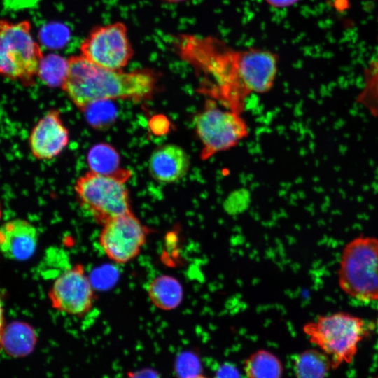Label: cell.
Returning <instances> with one entry per match:
<instances>
[{
  "instance_id": "obj_26",
  "label": "cell",
  "mask_w": 378,
  "mask_h": 378,
  "mask_svg": "<svg viewBox=\"0 0 378 378\" xmlns=\"http://www.w3.org/2000/svg\"><path fill=\"white\" fill-rule=\"evenodd\" d=\"M1 215H2V211H1V204H0V219L1 218Z\"/></svg>"
},
{
  "instance_id": "obj_8",
  "label": "cell",
  "mask_w": 378,
  "mask_h": 378,
  "mask_svg": "<svg viewBox=\"0 0 378 378\" xmlns=\"http://www.w3.org/2000/svg\"><path fill=\"white\" fill-rule=\"evenodd\" d=\"M80 55L104 69L122 70L134 55L126 25L120 22L94 28L80 46Z\"/></svg>"
},
{
  "instance_id": "obj_18",
  "label": "cell",
  "mask_w": 378,
  "mask_h": 378,
  "mask_svg": "<svg viewBox=\"0 0 378 378\" xmlns=\"http://www.w3.org/2000/svg\"><path fill=\"white\" fill-rule=\"evenodd\" d=\"M87 161L90 171L111 174L120 169V157L111 145L99 143L88 150Z\"/></svg>"
},
{
  "instance_id": "obj_15",
  "label": "cell",
  "mask_w": 378,
  "mask_h": 378,
  "mask_svg": "<svg viewBox=\"0 0 378 378\" xmlns=\"http://www.w3.org/2000/svg\"><path fill=\"white\" fill-rule=\"evenodd\" d=\"M148 294L150 300L158 309L170 311L178 307L183 298L181 284L174 276L162 274L149 284Z\"/></svg>"
},
{
  "instance_id": "obj_22",
  "label": "cell",
  "mask_w": 378,
  "mask_h": 378,
  "mask_svg": "<svg viewBox=\"0 0 378 378\" xmlns=\"http://www.w3.org/2000/svg\"><path fill=\"white\" fill-rule=\"evenodd\" d=\"M265 3L274 8H285L291 7L300 1V0H264Z\"/></svg>"
},
{
  "instance_id": "obj_4",
  "label": "cell",
  "mask_w": 378,
  "mask_h": 378,
  "mask_svg": "<svg viewBox=\"0 0 378 378\" xmlns=\"http://www.w3.org/2000/svg\"><path fill=\"white\" fill-rule=\"evenodd\" d=\"M43 57L29 20L13 22L0 18L1 77L24 88L31 87Z\"/></svg>"
},
{
  "instance_id": "obj_19",
  "label": "cell",
  "mask_w": 378,
  "mask_h": 378,
  "mask_svg": "<svg viewBox=\"0 0 378 378\" xmlns=\"http://www.w3.org/2000/svg\"><path fill=\"white\" fill-rule=\"evenodd\" d=\"M67 68V59L57 54L43 55L39 65L37 78L50 88H61L66 75Z\"/></svg>"
},
{
  "instance_id": "obj_10",
  "label": "cell",
  "mask_w": 378,
  "mask_h": 378,
  "mask_svg": "<svg viewBox=\"0 0 378 378\" xmlns=\"http://www.w3.org/2000/svg\"><path fill=\"white\" fill-rule=\"evenodd\" d=\"M48 295L53 309L78 317L91 311L96 298L93 286L80 263L74 264L60 274Z\"/></svg>"
},
{
  "instance_id": "obj_23",
  "label": "cell",
  "mask_w": 378,
  "mask_h": 378,
  "mask_svg": "<svg viewBox=\"0 0 378 378\" xmlns=\"http://www.w3.org/2000/svg\"><path fill=\"white\" fill-rule=\"evenodd\" d=\"M6 328L5 319H4V310L2 302L0 300V352L2 349V339L4 332Z\"/></svg>"
},
{
  "instance_id": "obj_3",
  "label": "cell",
  "mask_w": 378,
  "mask_h": 378,
  "mask_svg": "<svg viewBox=\"0 0 378 378\" xmlns=\"http://www.w3.org/2000/svg\"><path fill=\"white\" fill-rule=\"evenodd\" d=\"M132 176L129 169L120 168L111 174L89 171L74 184L80 207L102 226L118 216L132 211L126 186Z\"/></svg>"
},
{
  "instance_id": "obj_27",
  "label": "cell",
  "mask_w": 378,
  "mask_h": 378,
  "mask_svg": "<svg viewBox=\"0 0 378 378\" xmlns=\"http://www.w3.org/2000/svg\"><path fill=\"white\" fill-rule=\"evenodd\" d=\"M373 378H378V376H376V377H373Z\"/></svg>"
},
{
  "instance_id": "obj_2",
  "label": "cell",
  "mask_w": 378,
  "mask_h": 378,
  "mask_svg": "<svg viewBox=\"0 0 378 378\" xmlns=\"http://www.w3.org/2000/svg\"><path fill=\"white\" fill-rule=\"evenodd\" d=\"M67 62V72L61 88L80 111L111 100L141 102L150 99L155 92L157 78L149 70L104 69L81 55L71 56Z\"/></svg>"
},
{
  "instance_id": "obj_17",
  "label": "cell",
  "mask_w": 378,
  "mask_h": 378,
  "mask_svg": "<svg viewBox=\"0 0 378 378\" xmlns=\"http://www.w3.org/2000/svg\"><path fill=\"white\" fill-rule=\"evenodd\" d=\"M333 370L330 358L320 349L302 351L293 361L295 378H327Z\"/></svg>"
},
{
  "instance_id": "obj_24",
  "label": "cell",
  "mask_w": 378,
  "mask_h": 378,
  "mask_svg": "<svg viewBox=\"0 0 378 378\" xmlns=\"http://www.w3.org/2000/svg\"><path fill=\"white\" fill-rule=\"evenodd\" d=\"M186 378H210V377L198 373V374H193V375H190V376L187 377Z\"/></svg>"
},
{
  "instance_id": "obj_1",
  "label": "cell",
  "mask_w": 378,
  "mask_h": 378,
  "mask_svg": "<svg viewBox=\"0 0 378 378\" xmlns=\"http://www.w3.org/2000/svg\"><path fill=\"white\" fill-rule=\"evenodd\" d=\"M175 47L183 61L210 78L199 92L239 114L247 97L269 92L277 76L278 56L266 49H235L211 36L190 34L176 38Z\"/></svg>"
},
{
  "instance_id": "obj_20",
  "label": "cell",
  "mask_w": 378,
  "mask_h": 378,
  "mask_svg": "<svg viewBox=\"0 0 378 378\" xmlns=\"http://www.w3.org/2000/svg\"><path fill=\"white\" fill-rule=\"evenodd\" d=\"M357 102L372 115L378 116V53L365 71L363 85Z\"/></svg>"
},
{
  "instance_id": "obj_16",
  "label": "cell",
  "mask_w": 378,
  "mask_h": 378,
  "mask_svg": "<svg viewBox=\"0 0 378 378\" xmlns=\"http://www.w3.org/2000/svg\"><path fill=\"white\" fill-rule=\"evenodd\" d=\"M246 378H283L284 365L274 353L264 349L253 351L244 361Z\"/></svg>"
},
{
  "instance_id": "obj_21",
  "label": "cell",
  "mask_w": 378,
  "mask_h": 378,
  "mask_svg": "<svg viewBox=\"0 0 378 378\" xmlns=\"http://www.w3.org/2000/svg\"><path fill=\"white\" fill-rule=\"evenodd\" d=\"M126 378H160L159 372L152 368H143L130 372Z\"/></svg>"
},
{
  "instance_id": "obj_12",
  "label": "cell",
  "mask_w": 378,
  "mask_h": 378,
  "mask_svg": "<svg viewBox=\"0 0 378 378\" xmlns=\"http://www.w3.org/2000/svg\"><path fill=\"white\" fill-rule=\"evenodd\" d=\"M187 151L175 144H165L155 148L150 155L148 169L156 181L173 183L183 178L190 167Z\"/></svg>"
},
{
  "instance_id": "obj_25",
  "label": "cell",
  "mask_w": 378,
  "mask_h": 378,
  "mask_svg": "<svg viewBox=\"0 0 378 378\" xmlns=\"http://www.w3.org/2000/svg\"><path fill=\"white\" fill-rule=\"evenodd\" d=\"M161 1H163L167 3H170V4H177V3L183 2L186 0H161Z\"/></svg>"
},
{
  "instance_id": "obj_7",
  "label": "cell",
  "mask_w": 378,
  "mask_h": 378,
  "mask_svg": "<svg viewBox=\"0 0 378 378\" xmlns=\"http://www.w3.org/2000/svg\"><path fill=\"white\" fill-rule=\"evenodd\" d=\"M193 125L202 146L200 155L202 160L230 150L248 135V127L241 114L218 107L211 99L195 115Z\"/></svg>"
},
{
  "instance_id": "obj_6",
  "label": "cell",
  "mask_w": 378,
  "mask_h": 378,
  "mask_svg": "<svg viewBox=\"0 0 378 378\" xmlns=\"http://www.w3.org/2000/svg\"><path fill=\"white\" fill-rule=\"evenodd\" d=\"M338 280L341 289L356 300H378V239L358 237L345 246Z\"/></svg>"
},
{
  "instance_id": "obj_9",
  "label": "cell",
  "mask_w": 378,
  "mask_h": 378,
  "mask_svg": "<svg viewBox=\"0 0 378 378\" xmlns=\"http://www.w3.org/2000/svg\"><path fill=\"white\" fill-rule=\"evenodd\" d=\"M149 232L132 211L104 224L99 244L108 259L124 265L139 255Z\"/></svg>"
},
{
  "instance_id": "obj_14",
  "label": "cell",
  "mask_w": 378,
  "mask_h": 378,
  "mask_svg": "<svg viewBox=\"0 0 378 378\" xmlns=\"http://www.w3.org/2000/svg\"><path fill=\"white\" fill-rule=\"evenodd\" d=\"M37 343V335L29 324L13 321L6 326L2 349L15 358L24 357L33 352Z\"/></svg>"
},
{
  "instance_id": "obj_13",
  "label": "cell",
  "mask_w": 378,
  "mask_h": 378,
  "mask_svg": "<svg viewBox=\"0 0 378 378\" xmlns=\"http://www.w3.org/2000/svg\"><path fill=\"white\" fill-rule=\"evenodd\" d=\"M38 240L36 227L26 220L13 219L0 226V253L9 260L23 261L31 258Z\"/></svg>"
},
{
  "instance_id": "obj_11",
  "label": "cell",
  "mask_w": 378,
  "mask_h": 378,
  "mask_svg": "<svg viewBox=\"0 0 378 378\" xmlns=\"http://www.w3.org/2000/svg\"><path fill=\"white\" fill-rule=\"evenodd\" d=\"M69 141V132L60 111L52 108L33 126L28 145L32 156L38 160H50L62 153Z\"/></svg>"
},
{
  "instance_id": "obj_5",
  "label": "cell",
  "mask_w": 378,
  "mask_h": 378,
  "mask_svg": "<svg viewBox=\"0 0 378 378\" xmlns=\"http://www.w3.org/2000/svg\"><path fill=\"white\" fill-rule=\"evenodd\" d=\"M302 330L311 343L330 358L334 370L354 361L360 342L368 334L360 318L346 313L318 316L304 324Z\"/></svg>"
}]
</instances>
